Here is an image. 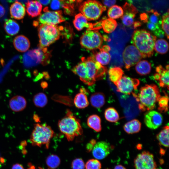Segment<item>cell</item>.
Returning a JSON list of instances; mask_svg holds the SVG:
<instances>
[{"mask_svg":"<svg viewBox=\"0 0 169 169\" xmlns=\"http://www.w3.org/2000/svg\"><path fill=\"white\" fill-rule=\"evenodd\" d=\"M72 71L84 83L91 86L96 81L104 79L107 69L91 56L87 58L82 57L81 61L73 68Z\"/></svg>","mask_w":169,"mask_h":169,"instance_id":"6da1fadb","label":"cell"},{"mask_svg":"<svg viewBox=\"0 0 169 169\" xmlns=\"http://www.w3.org/2000/svg\"><path fill=\"white\" fill-rule=\"evenodd\" d=\"M138 103L139 109L142 111L154 109L161 97L160 90L156 84H146L140 89L139 92L132 94Z\"/></svg>","mask_w":169,"mask_h":169,"instance_id":"7a4b0ae2","label":"cell"},{"mask_svg":"<svg viewBox=\"0 0 169 169\" xmlns=\"http://www.w3.org/2000/svg\"><path fill=\"white\" fill-rule=\"evenodd\" d=\"M156 39V36L144 29L136 30L132 36L133 44L143 58L150 57L153 55Z\"/></svg>","mask_w":169,"mask_h":169,"instance_id":"3957f363","label":"cell"},{"mask_svg":"<svg viewBox=\"0 0 169 169\" xmlns=\"http://www.w3.org/2000/svg\"><path fill=\"white\" fill-rule=\"evenodd\" d=\"M58 125L60 131L69 141H72L83 132L79 120L69 110H67L65 116L59 120Z\"/></svg>","mask_w":169,"mask_h":169,"instance_id":"277c9868","label":"cell"},{"mask_svg":"<svg viewBox=\"0 0 169 169\" xmlns=\"http://www.w3.org/2000/svg\"><path fill=\"white\" fill-rule=\"evenodd\" d=\"M64 27L52 24H41L38 28L39 47L46 48L60 38Z\"/></svg>","mask_w":169,"mask_h":169,"instance_id":"5b68a950","label":"cell"},{"mask_svg":"<svg viewBox=\"0 0 169 169\" xmlns=\"http://www.w3.org/2000/svg\"><path fill=\"white\" fill-rule=\"evenodd\" d=\"M54 135L53 130L47 124H36L34 125L29 141L33 146L40 147L44 145L48 149Z\"/></svg>","mask_w":169,"mask_h":169,"instance_id":"8992f818","label":"cell"},{"mask_svg":"<svg viewBox=\"0 0 169 169\" xmlns=\"http://www.w3.org/2000/svg\"><path fill=\"white\" fill-rule=\"evenodd\" d=\"M51 56L47 48H39L28 51L23 56V62L27 67L36 66L41 63L43 65L48 64Z\"/></svg>","mask_w":169,"mask_h":169,"instance_id":"52a82bcc","label":"cell"},{"mask_svg":"<svg viewBox=\"0 0 169 169\" xmlns=\"http://www.w3.org/2000/svg\"><path fill=\"white\" fill-rule=\"evenodd\" d=\"M79 10L87 20H95L106 10V8L97 0H87L80 4Z\"/></svg>","mask_w":169,"mask_h":169,"instance_id":"ba28073f","label":"cell"},{"mask_svg":"<svg viewBox=\"0 0 169 169\" xmlns=\"http://www.w3.org/2000/svg\"><path fill=\"white\" fill-rule=\"evenodd\" d=\"M103 41V36L98 30L87 29L81 37L80 43L82 48L91 50L99 49Z\"/></svg>","mask_w":169,"mask_h":169,"instance_id":"9c48e42d","label":"cell"},{"mask_svg":"<svg viewBox=\"0 0 169 169\" xmlns=\"http://www.w3.org/2000/svg\"><path fill=\"white\" fill-rule=\"evenodd\" d=\"M44 13L41 14L38 18V23L41 24H52L56 25L65 20L61 10L52 11L49 10L47 7L43 9Z\"/></svg>","mask_w":169,"mask_h":169,"instance_id":"30bf717a","label":"cell"},{"mask_svg":"<svg viewBox=\"0 0 169 169\" xmlns=\"http://www.w3.org/2000/svg\"><path fill=\"white\" fill-rule=\"evenodd\" d=\"M135 169H158L152 154L147 151L138 154L134 160Z\"/></svg>","mask_w":169,"mask_h":169,"instance_id":"8fae6325","label":"cell"},{"mask_svg":"<svg viewBox=\"0 0 169 169\" xmlns=\"http://www.w3.org/2000/svg\"><path fill=\"white\" fill-rule=\"evenodd\" d=\"M123 58L126 69L136 64L143 58L137 48L133 45H128L125 49L123 53Z\"/></svg>","mask_w":169,"mask_h":169,"instance_id":"7c38bea8","label":"cell"},{"mask_svg":"<svg viewBox=\"0 0 169 169\" xmlns=\"http://www.w3.org/2000/svg\"><path fill=\"white\" fill-rule=\"evenodd\" d=\"M140 84V81L137 79L124 76L115 84L117 91L121 93L130 95L136 90Z\"/></svg>","mask_w":169,"mask_h":169,"instance_id":"4fadbf2b","label":"cell"},{"mask_svg":"<svg viewBox=\"0 0 169 169\" xmlns=\"http://www.w3.org/2000/svg\"><path fill=\"white\" fill-rule=\"evenodd\" d=\"M163 119L162 115L155 110L147 111L144 115V123L151 129H156L160 126L162 123Z\"/></svg>","mask_w":169,"mask_h":169,"instance_id":"5bb4252c","label":"cell"},{"mask_svg":"<svg viewBox=\"0 0 169 169\" xmlns=\"http://www.w3.org/2000/svg\"><path fill=\"white\" fill-rule=\"evenodd\" d=\"M124 13L121 17L123 24L125 26H132L134 22V18L138 13L136 8L132 4L126 2L123 6Z\"/></svg>","mask_w":169,"mask_h":169,"instance_id":"9a60e30c","label":"cell"},{"mask_svg":"<svg viewBox=\"0 0 169 169\" xmlns=\"http://www.w3.org/2000/svg\"><path fill=\"white\" fill-rule=\"evenodd\" d=\"M111 150L110 144L105 141L96 142L92 150V153L95 158L101 160L105 158L110 153Z\"/></svg>","mask_w":169,"mask_h":169,"instance_id":"2e32d148","label":"cell"},{"mask_svg":"<svg viewBox=\"0 0 169 169\" xmlns=\"http://www.w3.org/2000/svg\"><path fill=\"white\" fill-rule=\"evenodd\" d=\"M169 126L166 125L156 135L157 139L159 142V145L161 147L160 152L161 156L164 155L166 151L163 147L166 149L169 147Z\"/></svg>","mask_w":169,"mask_h":169,"instance_id":"e0dca14e","label":"cell"},{"mask_svg":"<svg viewBox=\"0 0 169 169\" xmlns=\"http://www.w3.org/2000/svg\"><path fill=\"white\" fill-rule=\"evenodd\" d=\"M169 66L166 65V68H164L161 65H159L156 68V71L159 75L158 81L160 86L163 88H166L169 89Z\"/></svg>","mask_w":169,"mask_h":169,"instance_id":"ac0fdd59","label":"cell"},{"mask_svg":"<svg viewBox=\"0 0 169 169\" xmlns=\"http://www.w3.org/2000/svg\"><path fill=\"white\" fill-rule=\"evenodd\" d=\"M10 13L12 18L18 20L21 19L25 15V8L21 3L16 1L11 5Z\"/></svg>","mask_w":169,"mask_h":169,"instance_id":"d6986e66","label":"cell"},{"mask_svg":"<svg viewBox=\"0 0 169 169\" xmlns=\"http://www.w3.org/2000/svg\"><path fill=\"white\" fill-rule=\"evenodd\" d=\"M26 11L29 16L34 18L39 15L42 6L40 3L36 0L28 1L26 3Z\"/></svg>","mask_w":169,"mask_h":169,"instance_id":"ffe728a7","label":"cell"},{"mask_svg":"<svg viewBox=\"0 0 169 169\" xmlns=\"http://www.w3.org/2000/svg\"><path fill=\"white\" fill-rule=\"evenodd\" d=\"M27 102L23 96L16 95L13 97L9 100V106L11 109L15 112H19L26 107Z\"/></svg>","mask_w":169,"mask_h":169,"instance_id":"44dd1931","label":"cell"},{"mask_svg":"<svg viewBox=\"0 0 169 169\" xmlns=\"http://www.w3.org/2000/svg\"><path fill=\"white\" fill-rule=\"evenodd\" d=\"M59 0L65 14L73 16L75 14L76 8L79 6L83 0Z\"/></svg>","mask_w":169,"mask_h":169,"instance_id":"7402d4cb","label":"cell"},{"mask_svg":"<svg viewBox=\"0 0 169 169\" xmlns=\"http://www.w3.org/2000/svg\"><path fill=\"white\" fill-rule=\"evenodd\" d=\"M86 90L84 88L80 89L79 92L75 96L74 102L75 106L78 108L82 109L88 106L89 102L86 95Z\"/></svg>","mask_w":169,"mask_h":169,"instance_id":"603a6c76","label":"cell"},{"mask_svg":"<svg viewBox=\"0 0 169 169\" xmlns=\"http://www.w3.org/2000/svg\"><path fill=\"white\" fill-rule=\"evenodd\" d=\"M13 45L15 49L18 51L23 52L26 51L30 46L29 40L23 35L16 37L13 40Z\"/></svg>","mask_w":169,"mask_h":169,"instance_id":"cb8c5ba5","label":"cell"},{"mask_svg":"<svg viewBox=\"0 0 169 169\" xmlns=\"http://www.w3.org/2000/svg\"><path fill=\"white\" fill-rule=\"evenodd\" d=\"M73 23L75 28L79 31L84 28L90 29L93 28V24L88 23L85 17L81 13H79L75 16Z\"/></svg>","mask_w":169,"mask_h":169,"instance_id":"d4e9b609","label":"cell"},{"mask_svg":"<svg viewBox=\"0 0 169 169\" xmlns=\"http://www.w3.org/2000/svg\"><path fill=\"white\" fill-rule=\"evenodd\" d=\"M141 123L136 119H133L127 122L124 125V131L128 134H133L139 132L141 130Z\"/></svg>","mask_w":169,"mask_h":169,"instance_id":"484cf974","label":"cell"},{"mask_svg":"<svg viewBox=\"0 0 169 169\" xmlns=\"http://www.w3.org/2000/svg\"><path fill=\"white\" fill-rule=\"evenodd\" d=\"M90 101L91 105L94 107L99 108L102 107L105 103V96L102 92H96L92 94Z\"/></svg>","mask_w":169,"mask_h":169,"instance_id":"4316f807","label":"cell"},{"mask_svg":"<svg viewBox=\"0 0 169 169\" xmlns=\"http://www.w3.org/2000/svg\"><path fill=\"white\" fill-rule=\"evenodd\" d=\"M4 28L6 33L11 36L17 34L20 29L18 23L12 19L6 20L4 23Z\"/></svg>","mask_w":169,"mask_h":169,"instance_id":"83f0119b","label":"cell"},{"mask_svg":"<svg viewBox=\"0 0 169 169\" xmlns=\"http://www.w3.org/2000/svg\"><path fill=\"white\" fill-rule=\"evenodd\" d=\"M135 69L136 72L140 75L148 74L151 71V64L146 60H140L136 64Z\"/></svg>","mask_w":169,"mask_h":169,"instance_id":"f1b7e54d","label":"cell"},{"mask_svg":"<svg viewBox=\"0 0 169 169\" xmlns=\"http://www.w3.org/2000/svg\"><path fill=\"white\" fill-rule=\"evenodd\" d=\"M87 123L88 126L95 131L99 132L101 131V120L98 115L96 114L90 115L88 117Z\"/></svg>","mask_w":169,"mask_h":169,"instance_id":"f546056e","label":"cell"},{"mask_svg":"<svg viewBox=\"0 0 169 169\" xmlns=\"http://www.w3.org/2000/svg\"><path fill=\"white\" fill-rule=\"evenodd\" d=\"M95 60L102 65L109 64L111 59V56L108 52L104 51L99 49V51L96 52L93 56Z\"/></svg>","mask_w":169,"mask_h":169,"instance_id":"4dcf8cb0","label":"cell"},{"mask_svg":"<svg viewBox=\"0 0 169 169\" xmlns=\"http://www.w3.org/2000/svg\"><path fill=\"white\" fill-rule=\"evenodd\" d=\"M101 26L104 31L107 33L113 32L117 26L116 21L110 18H105L101 20Z\"/></svg>","mask_w":169,"mask_h":169,"instance_id":"1f68e13d","label":"cell"},{"mask_svg":"<svg viewBox=\"0 0 169 169\" xmlns=\"http://www.w3.org/2000/svg\"><path fill=\"white\" fill-rule=\"evenodd\" d=\"M108 74L110 80L115 84L122 77L124 72L120 67H115L109 69Z\"/></svg>","mask_w":169,"mask_h":169,"instance_id":"d6a6232c","label":"cell"},{"mask_svg":"<svg viewBox=\"0 0 169 169\" xmlns=\"http://www.w3.org/2000/svg\"><path fill=\"white\" fill-rule=\"evenodd\" d=\"M168 44L166 40L160 38L156 40L154 50L157 53L160 54H164L168 52Z\"/></svg>","mask_w":169,"mask_h":169,"instance_id":"836d02e7","label":"cell"},{"mask_svg":"<svg viewBox=\"0 0 169 169\" xmlns=\"http://www.w3.org/2000/svg\"><path fill=\"white\" fill-rule=\"evenodd\" d=\"M104 116L106 120L111 122H116L119 119V115L117 111L113 107H109L105 110Z\"/></svg>","mask_w":169,"mask_h":169,"instance_id":"e575fe53","label":"cell"},{"mask_svg":"<svg viewBox=\"0 0 169 169\" xmlns=\"http://www.w3.org/2000/svg\"><path fill=\"white\" fill-rule=\"evenodd\" d=\"M123 13L122 8L117 5H113L110 7L107 12L108 16L112 19H117L121 17Z\"/></svg>","mask_w":169,"mask_h":169,"instance_id":"d590c367","label":"cell"},{"mask_svg":"<svg viewBox=\"0 0 169 169\" xmlns=\"http://www.w3.org/2000/svg\"><path fill=\"white\" fill-rule=\"evenodd\" d=\"M33 102L37 107H43L47 103L48 98L46 95L43 93H39L35 95L33 98Z\"/></svg>","mask_w":169,"mask_h":169,"instance_id":"8d00e7d4","label":"cell"},{"mask_svg":"<svg viewBox=\"0 0 169 169\" xmlns=\"http://www.w3.org/2000/svg\"><path fill=\"white\" fill-rule=\"evenodd\" d=\"M147 13L148 21L160 26L161 25V19L160 13L153 9L147 11Z\"/></svg>","mask_w":169,"mask_h":169,"instance_id":"74e56055","label":"cell"},{"mask_svg":"<svg viewBox=\"0 0 169 169\" xmlns=\"http://www.w3.org/2000/svg\"><path fill=\"white\" fill-rule=\"evenodd\" d=\"M60 160L57 155L52 154L46 158V163L49 168L54 169L59 166L60 164Z\"/></svg>","mask_w":169,"mask_h":169,"instance_id":"f35d334b","label":"cell"},{"mask_svg":"<svg viewBox=\"0 0 169 169\" xmlns=\"http://www.w3.org/2000/svg\"><path fill=\"white\" fill-rule=\"evenodd\" d=\"M168 97L165 93L164 95L161 96L159 98L158 101V109L161 112L164 113L168 111Z\"/></svg>","mask_w":169,"mask_h":169,"instance_id":"ab89813d","label":"cell"},{"mask_svg":"<svg viewBox=\"0 0 169 169\" xmlns=\"http://www.w3.org/2000/svg\"><path fill=\"white\" fill-rule=\"evenodd\" d=\"M169 16L168 10L167 13H165L162 16L161 24L162 28L164 31L165 35L168 39L169 38Z\"/></svg>","mask_w":169,"mask_h":169,"instance_id":"60d3db41","label":"cell"},{"mask_svg":"<svg viewBox=\"0 0 169 169\" xmlns=\"http://www.w3.org/2000/svg\"><path fill=\"white\" fill-rule=\"evenodd\" d=\"M101 163L96 159L89 160L85 165L86 169H101Z\"/></svg>","mask_w":169,"mask_h":169,"instance_id":"b9f144b4","label":"cell"},{"mask_svg":"<svg viewBox=\"0 0 169 169\" xmlns=\"http://www.w3.org/2000/svg\"><path fill=\"white\" fill-rule=\"evenodd\" d=\"M71 167L72 169H84L85 165L82 159L77 158L72 161Z\"/></svg>","mask_w":169,"mask_h":169,"instance_id":"7bdbcfd3","label":"cell"},{"mask_svg":"<svg viewBox=\"0 0 169 169\" xmlns=\"http://www.w3.org/2000/svg\"><path fill=\"white\" fill-rule=\"evenodd\" d=\"M146 23V26L147 28L153 32L154 34L161 29L160 25L155 24L149 21H148Z\"/></svg>","mask_w":169,"mask_h":169,"instance_id":"ee69618b","label":"cell"},{"mask_svg":"<svg viewBox=\"0 0 169 169\" xmlns=\"http://www.w3.org/2000/svg\"><path fill=\"white\" fill-rule=\"evenodd\" d=\"M51 8L54 10H58L61 8V3L59 0H51Z\"/></svg>","mask_w":169,"mask_h":169,"instance_id":"f6af8a7d","label":"cell"},{"mask_svg":"<svg viewBox=\"0 0 169 169\" xmlns=\"http://www.w3.org/2000/svg\"><path fill=\"white\" fill-rule=\"evenodd\" d=\"M104 4L107 7H110L114 5L116 0H102Z\"/></svg>","mask_w":169,"mask_h":169,"instance_id":"bcb514c9","label":"cell"},{"mask_svg":"<svg viewBox=\"0 0 169 169\" xmlns=\"http://www.w3.org/2000/svg\"><path fill=\"white\" fill-rule=\"evenodd\" d=\"M96 142V141L95 140H91L86 146L87 150L89 152L90 151Z\"/></svg>","mask_w":169,"mask_h":169,"instance_id":"7dc6e473","label":"cell"},{"mask_svg":"<svg viewBox=\"0 0 169 169\" xmlns=\"http://www.w3.org/2000/svg\"><path fill=\"white\" fill-rule=\"evenodd\" d=\"M140 18L141 21L144 23H146L148 21V15L146 13H141Z\"/></svg>","mask_w":169,"mask_h":169,"instance_id":"c3c4849f","label":"cell"},{"mask_svg":"<svg viewBox=\"0 0 169 169\" xmlns=\"http://www.w3.org/2000/svg\"><path fill=\"white\" fill-rule=\"evenodd\" d=\"M12 169H24L23 166L19 164H15L13 165L12 168Z\"/></svg>","mask_w":169,"mask_h":169,"instance_id":"681fc988","label":"cell"},{"mask_svg":"<svg viewBox=\"0 0 169 169\" xmlns=\"http://www.w3.org/2000/svg\"><path fill=\"white\" fill-rule=\"evenodd\" d=\"M100 49L104 51L107 52L109 51L111 49L110 46L108 45H105L103 46L102 48L100 47Z\"/></svg>","mask_w":169,"mask_h":169,"instance_id":"f907efd6","label":"cell"},{"mask_svg":"<svg viewBox=\"0 0 169 169\" xmlns=\"http://www.w3.org/2000/svg\"><path fill=\"white\" fill-rule=\"evenodd\" d=\"M5 13V10L3 7L0 4V18L3 16Z\"/></svg>","mask_w":169,"mask_h":169,"instance_id":"816d5d0a","label":"cell"},{"mask_svg":"<svg viewBox=\"0 0 169 169\" xmlns=\"http://www.w3.org/2000/svg\"><path fill=\"white\" fill-rule=\"evenodd\" d=\"M141 22L139 21H134L132 26L134 29H136L138 27L141 26Z\"/></svg>","mask_w":169,"mask_h":169,"instance_id":"f5cc1de1","label":"cell"},{"mask_svg":"<svg viewBox=\"0 0 169 169\" xmlns=\"http://www.w3.org/2000/svg\"><path fill=\"white\" fill-rule=\"evenodd\" d=\"M41 4L44 5H47L50 3L51 0H38Z\"/></svg>","mask_w":169,"mask_h":169,"instance_id":"db71d44e","label":"cell"},{"mask_svg":"<svg viewBox=\"0 0 169 169\" xmlns=\"http://www.w3.org/2000/svg\"><path fill=\"white\" fill-rule=\"evenodd\" d=\"M27 169H44L40 167H38V168H36L31 163L28 164V167Z\"/></svg>","mask_w":169,"mask_h":169,"instance_id":"11a10c76","label":"cell"},{"mask_svg":"<svg viewBox=\"0 0 169 169\" xmlns=\"http://www.w3.org/2000/svg\"><path fill=\"white\" fill-rule=\"evenodd\" d=\"M114 169H126V168L122 165H119L116 166L114 168Z\"/></svg>","mask_w":169,"mask_h":169,"instance_id":"9f6ffc18","label":"cell"},{"mask_svg":"<svg viewBox=\"0 0 169 169\" xmlns=\"http://www.w3.org/2000/svg\"><path fill=\"white\" fill-rule=\"evenodd\" d=\"M126 0L131 3H134L135 1H136L137 0Z\"/></svg>","mask_w":169,"mask_h":169,"instance_id":"6f0895ef","label":"cell"},{"mask_svg":"<svg viewBox=\"0 0 169 169\" xmlns=\"http://www.w3.org/2000/svg\"><path fill=\"white\" fill-rule=\"evenodd\" d=\"M109 169V168H106V169Z\"/></svg>","mask_w":169,"mask_h":169,"instance_id":"680465c9","label":"cell"}]
</instances>
